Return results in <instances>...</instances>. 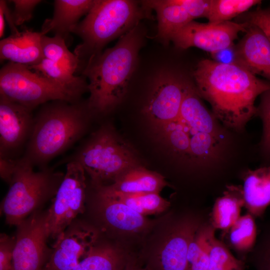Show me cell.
Returning a JSON list of instances; mask_svg holds the SVG:
<instances>
[{
  "label": "cell",
  "mask_w": 270,
  "mask_h": 270,
  "mask_svg": "<svg viewBox=\"0 0 270 270\" xmlns=\"http://www.w3.org/2000/svg\"><path fill=\"white\" fill-rule=\"evenodd\" d=\"M193 76L198 94L210 104L215 118L234 130H242L256 114V98L270 89V82L232 62L203 60Z\"/></svg>",
  "instance_id": "obj_1"
},
{
  "label": "cell",
  "mask_w": 270,
  "mask_h": 270,
  "mask_svg": "<svg viewBox=\"0 0 270 270\" xmlns=\"http://www.w3.org/2000/svg\"><path fill=\"white\" fill-rule=\"evenodd\" d=\"M142 44L138 25L120 38L113 47L94 56L82 72L87 78L91 114L110 112L122 100L136 66Z\"/></svg>",
  "instance_id": "obj_2"
},
{
  "label": "cell",
  "mask_w": 270,
  "mask_h": 270,
  "mask_svg": "<svg viewBox=\"0 0 270 270\" xmlns=\"http://www.w3.org/2000/svg\"><path fill=\"white\" fill-rule=\"evenodd\" d=\"M91 114L86 102L54 100L42 104L34 117L24 156L34 166L46 168L83 136Z\"/></svg>",
  "instance_id": "obj_3"
},
{
  "label": "cell",
  "mask_w": 270,
  "mask_h": 270,
  "mask_svg": "<svg viewBox=\"0 0 270 270\" xmlns=\"http://www.w3.org/2000/svg\"><path fill=\"white\" fill-rule=\"evenodd\" d=\"M142 14L134 1L94 0L86 16L72 30L82 40L74 50L81 62V69L90 58L101 52L108 42L137 26Z\"/></svg>",
  "instance_id": "obj_4"
},
{
  "label": "cell",
  "mask_w": 270,
  "mask_h": 270,
  "mask_svg": "<svg viewBox=\"0 0 270 270\" xmlns=\"http://www.w3.org/2000/svg\"><path fill=\"white\" fill-rule=\"evenodd\" d=\"M71 161L80 164L94 187L112 184L125 170L140 165L134 150L110 124L92 134L66 162Z\"/></svg>",
  "instance_id": "obj_5"
},
{
  "label": "cell",
  "mask_w": 270,
  "mask_h": 270,
  "mask_svg": "<svg viewBox=\"0 0 270 270\" xmlns=\"http://www.w3.org/2000/svg\"><path fill=\"white\" fill-rule=\"evenodd\" d=\"M24 156L16 159L8 190L0 206L6 222L17 226L55 196L64 174L44 168L38 172Z\"/></svg>",
  "instance_id": "obj_6"
},
{
  "label": "cell",
  "mask_w": 270,
  "mask_h": 270,
  "mask_svg": "<svg viewBox=\"0 0 270 270\" xmlns=\"http://www.w3.org/2000/svg\"><path fill=\"white\" fill-rule=\"evenodd\" d=\"M0 94L32 110L51 101L75 102L80 98L28 66L10 62L0 70Z\"/></svg>",
  "instance_id": "obj_7"
},
{
  "label": "cell",
  "mask_w": 270,
  "mask_h": 270,
  "mask_svg": "<svg viewBox=\"0 0 270 270\" xmlns=\"http://www.w3.org/2000/svg\"><path fill=\"white\" fill-rule=\"evenodd\" d=\"M86 174L78 162H67L66 172L47 210L49 238L56 240L82 212L86 188Z\"/></svg>",
  "instance_id": "obj_8"
},
{
  "label": "cell",
  "mask_w": 270,
  "mask_h": 270,
  "mask_svg": "<svg viewBox=\"0 0 270 270\" xmlns=\"http://www.w3.org/2000/svg\"><path fill=\"white\" fill-rule=\"evenodd\" d=\"M17 227L12 270H42L52 252L46 244L47 211L34 212Z\"/></svg>",
  "instance_id": "obj_9"
},
{
  "label": "cell",
  "mask_w": 270,
  "mask_h": 270,
  "mask_svg": "<svg viewBox=\"0 0 270 270\" xmlns=\"http://www.w3.org/2000/svg\"><path fill=\"white\" fill-rule=\"evenodd\" d=\"M187 82L168 70L156 75L143 110L154 130L178 118Z\"/></svg>",
  "instance_id": "obj_10"
},
{
  "label": "cell",
  "mask_w": 270,
  "mask_h": 270,
  "mask_svg": "<svg viewBox=\"0 0 270 270\" xmlns=\"http://www.w3.org/2000/svg\"><path fill=\"white\" fill-rule=\"evenodd\" d=\"M248 24L232 21L200 23L192 20L175 33L171 38L182 49L196 47L212 54L230 48Z\"/></svg>",
  "instance_id": "obj_11"
},
{
  "label": "cell",
  "mask_w": 270,
  "mask_h": 270,
  "mask_svg": "<svg viewBox=\"0 0 270 270\" xmlns=\"http://www.w3.org/2000/svg\"><path fill=\"white\" fill-rule=\"evenodd\" d=\"M200 220L188 216L170 226L163 240L148 259V270H186L190 242L201 225Z\"/></svg>",
  "instance_id": "obj_12"
},
{
  "label": "cell",
  "mask_w": 270,
  "mask_h": 270,
  "mask_svg": "<svg viewBox=\"0 0 270 270\" xmlns=\"http://www.w3.org/2000/svg\"><path fill=\"white\" fill-rule=\"evenodd\" d=\"M98 234L92 228L74 222L58 238L48 270H72L97 244Z\"/></svg>",
  "instance_id": "obj_13"
},
{
  "label": "cell",
  "mask_w": 270,
  "mask_h": 270,
  "mask_svg": "<svg viewBox=\"0 0 270 270\" xmlns=\"http://www.w3.org/2000/svg\"><path fill=\"white\" fill-rule=\"evenodd\" d=\"M32 112L0 94V157L9 158L28 140L34 122Z\"/></svg>",
  "instance_id": "obj_14"
},
{
  "label": "cell",
  "mask_w": 270,
  "mask_h": 270,
  "mask_svg": "<svg viewBox=\"0 0 270 270\" xmlns=\"http://www.w3.org/2000/svg\"><path fill=\"white\" fill-rule=\"evenodd\" d=\"M244 33L234 47L232 62L270 82L269 40L260 29L251 24H248Z\"/></svg>",
  "instance_id": "obj_15"
},
{
  "label": "cell",
  "mask_w": 270,
  "mask_h": 270,
  "mask_svg": "<svg viewBox=\"0 0 270 270\" xmlns=\"http://www.w3.org/2000/svg\"><path fill=\"white\" fill-rule=\"evenodd\" d=\"M96 208L104 224L122 234H138L152 226V222L124 203L96 189Z\"/></svg>",
  "instance_id": "obj_16"
},
{
  "label": "cell",
  "mask_w": 270,
  "mask_h": 270,
  "mask_svg": "<svg viewBox=\"0 0 270 270\" xmlns=\"http://www.w3.org/2000/svg\"><path fill=\"white\" fill-rule=\"evenodd\" d=\"M44 34L40 32L24 29L0 42L1 60L30 66L44 58L41 46Z\"/></svg>",
  "instance_id": "obj_17"
},
{
  "label": "cell",
  "mask_w": 270,
  "mask_h": 270,
  "mask_svg": "<svg viewBox=\"0 0 270 270\" xmlns=\"http://www.w3.org/2000/svg\"><path fill=\"white\" fill-rule=\"evenodd\" d=\"M166 186L162 175L138 165L122 172L111 184L100 186L110 192L132 194H160Z\"/></svg>",
  "instance_id": "obj_18"
},
{
  "label": "cell",
  "mask_w": 270,
  "mask_h": 270,
  "mask_svg": "<svg viewBox=\"0 0 270 270\" xmlns=\"http://www.w3.org/2000/svg\"><path fill=\"white\" fill-rule=\"evenodd\" d=\"M94 2L92 0H55L53 16L46 20L40 32L44 35L52 32L66 40L80 18L88 13Z\"/></svg>",
  "instance_id": "obj_19"
},
{
  "label": "cell",
  "mask_w": 270,
  "mask_h": 270,
  "mask_svg": "<svg viewBox=\"0 0 270 270\" xmlns=\"http://www.w3.org/2000/svg\"><path fill=\"white\" fill-rule=\"evenodd\" d=\"M244 206L254 217H260L270 204V166L250 170L244 178Z\"/></svg>",
  "instance_id": "obj_20"
},
{
  "label": "cell",
  "mask_w": 270,
  "mask_h": 270,
  "mask_svg": "<svg viewBox=\"0 0 270 270\" xmlns=\"http://www.w3.org/2000/svg\"><path fill=\"white\" fill-rule=\"evenodd\" d=\"M145 6L154 10L158 20V36L169 42L178 30L194 20L186 11L173 0H148Z\"/></svg>",
  "instance_id": "obj_21"
},
{
  "label": "cell",
  "mask_w": 270,
  "mask_h": 270,
  "mask_svg": "<svg viewBox=\"0 0 270 270\" xmlns=\"http://www.w3.org/2000/svg\"><path fill=\"white\" fill-rule=\"evenodd\" d=\"M242 188L230 186L218 198L211 213L210 224L216 230L228 232L240 218L242 208L244 206Z\"/></svg>",
  "instance_id": "obj_22"
},
{
  "label": "cell",
  "mask_w": 270,
  "mask_h": 270,
  "mask_svg": "<svg viewBox=\"0 0 270 270\" xmlns=\"http://www.w3.org/2000/svg\"><path fill=\"white\" fill-rule=\"evenodd\" d=\"M130 262L120 248L96 244L72 270H124Z\"/></svg>",
  "instance_id": "obj_23"
},
{
  "label": "cell",
  "mask_w": 270,
  "mask_h": 270,
  "mask_svg": "<svg viewBox=\"0 0 270 270\" xmlns=\"http://www.w3.org/2000/svg\"><path fill=\"white\" fill-rule=\"evenodd\" d=\"M28 68L52 80L74 93L79 97L88 90V82L84 76H76L64 66L44 58Z\"/></svg>",
  "instance_id": "obj_24"
},
{
  "label": "cell",
  "mask_w": 270,
  "mask_h": 270,
  "mask_svg": "<svg viewBox=\"0 0 270 270\" xmlns=\"http://www.w3.org/2000/svg\"><path fill=\"white\" fill-rule=\"evenodd\" d=\"M216 229L210 224H202L188 249L186 270H208L210 251Z\"/></svg>",
  "instance_id": "obj_25"
},
{
  "label": "cell",
  "mask_w": 270,
  "mask_h": 270,
  "mask_svg": "<svg viewBox=\"0 0 270 270\" xmlns=\"http://www.w3.org/2000/svg\"><path fill=\"white\" fill-rule=\"evenodd\" d=\"M95 188L124 203L144 216L160 214L170 206V202L162 198L159 193L128 194L110 192L101 186Z\"/></svg>",
  "instance_id": "obj_26"
},
{
  "label": "cell",
  "mask_w": 270,
  "mask_h": 270,
  "mask_svg": "<svg viewBox=\"0 0 270 270\" xmlns=\"http://www.w3.org/2000/svg\"><path fill=\"white\" fill-rule=\"evenodd\" d=\"M229 233L230 244L237 252L244 256L252 252L254 247L256 238V226L254 217L248 212L240 216L230 228Z\"/></svg>",
  "instance_id": "obj_27"
},
{
  "label": "cell",
  "mask_w": 270,
  "mask_h": 270,
  "mask_svg": "<svg viewBox=\"0 0 270 270\" xmlns=\"http://www.w3.org/2000/svg\"><path fill=\"white\" fill-rule=\"evenodd\" d=\"M41 46L44 58L58 62L74 73L80 70V60L74 53L68 50L66 40L61 36L54 35L53 37H49L43 35Z\"/></svg>",
  "instance_id": "obj_28"
},
{
  "label": "cell",
  "mask_w": 270,
  "mask_h": 270,
  "mask_svg": "<svg viewBox=\"0 0 270 270\" xmlns=\"http://www.w3.org/2000/svg\"><path fill=\"white\" fill-rule=\"evenodd\" d=\"M261 3L260 0H211L206 18L208 22L212 24L230 21Z\"/></svg>",
  "instance_id": "obj_29"
},
{
  "label": "cell",
  "mask_w": 270,
  "mask_h": 270,
  "mask_svg": "<svg viewBox=\"0 0 270 270\" xmlns=\"http://www.w3.org/2000/svg\"><path fill=\"white\" fill-rule=\"evenodd\" d=\"M244 260L236 258L214 237L212 240L208 270H245Z\"/></svg>",
  "instance_id": "obj_30"
},
{
  "label": "cell",
  "mask_w": 270,
  "mask_h": 270,
  "mask_svg": "<svg viewBox=\"0 0 270 270\" xmlns=\"http://www.w3.org/2000/svg\"><path fill=\"white\" fill-rule=\"evenodd\" d=\"M260 96L256 114L260 117L263 124L262 146L264 152L270 156V89Z\"/></svg>",
  "instance_id": "obj_31"
},
{
  "label": "cell",
  "mask_w": 270,
  "mask_h": 270,
  "mask_svg": "<svg viewBox=\"0 0 270 270\" xmlns=\"http://www.w3.org/2000/svg\"><path fill=\"white\" fill-rule=\"evenodd\" d=\"M256 26L264 34L270 42V8L256 10L246 12L240 21Z\"/></svg>",
  "instance_id": "obj_32"
},
{
  "label": "cell",
  "mask_w": 270,
  "mask_h": 270,
  "mask_svg": "<svg viewBox=\"0 0 270 270\" xmlns=\"http://www.w3.org/2000/svg\"><path fill=\"white\" fill-rule=\"evenodd\" d=\"M252 252L250 260L256 270H270V230Z\"/></svg>",
  "instance_id": "obj_33"
},
{
  "label": "cell",
  "mask_w": 270,
  "mask_h": 270,
  "mask_svg": "<svg viewBox=\"0 0 270 270\" xmlns=\"http://www.w3.org/2000/svg\"><path fill=\"white\" fill-rule=\"evenodd\" d=\"M10 2L14 4V10L12 14L14 24L18 26L32 18L34 8L42 0H13Z\"/></svg>",
  "instance_id": "obj_34"
},
{
  "label": "cell",
  "mask_w": 270,
  "mask_h": 270,
  "mask_svg": "<svg viewBox=\"0 0 270 270\" xmlns=\"http://www.w3.org/2000/svg\"><path fill=\"white\" fill-rule=\"evenodd\" d=\"M16 238L6 234L0 236V270H12Z\"/></svg>",
  "instance_id": "obj_35"
},
{
  "label": "cell",
  "mask_w": 270,
  "mask_h": 270,
  "mask_svg": "<svg viewBox=\"0 0 270 270\" xmlns=\"http://www.w3.org/2000/svg\"><path fill=\"white\" fill-rule=\"evenodd\" d=\"M182 6L194 20L206 18L210 8L211 0H173Z\"/></svg>",
  "instance_id": "obj_36"
},
{
  "label": "cell",
  "mask_w": 270,
  "mask_h": 270,
  "mask_svg": "<svg viewBox=\"0 0 270 270\" xmlns=\"http://www.w3.org/2000/svg\"><path fill=\"white\" fill-rule=\"evenodd\" d=\"M16 160L7 157H0V175L1 178L10 184L14 171Z\"/></svg>",
  "instance_id": "obj_37"
},
{
  "label": "cell",
  "mask_w": 270,
  "mask_h": 270,
  "mask_svg": "<svg viewBox=\"0 0 270 270\" xmlns=\"http://www.w3.org/2000/svg\"><path fill=\"white\" fill-rule=\"evenodd\" d=\"M0 8H1L4 11L5 18L11 30L12 34H16L19 31L16 28V26L13 21L12 12L9 10L6 1L0 0Z\"/></svg>",
  "instance_id": "obj_38"
},
{
  "label": "cell",
  "mask_w": 270,
  "mask_h": 270,
  "mask_svg": "<svg viewBox=\"0 0 270 270\" xmlns=\"http://www.w3.org/2000/svg\"><path fill=\"white\" fill-rule=\"evenodd\" d=\"M4 14L2 9L0 8V36L2 37L5 28Z\"/></svg>",
  "instance_id": "obj_39"
},
{
  "label": "cell",
  "mask_w": 270,
  "mask_h": 270,
  "mask_svg": "<svg viewBox=\"0 0 270 270\" xmlns=\"http://www.w3.org/2000/svg\"><path fill=\"white\" fill-rule=\"evenodd\" d=\"M124 270H148L147 268H142L135 266L130 262L128 263Z\"/></svg>",
  "instance_id": "obj_40"
},
{
  "label": "cell",
  "mask_w": 270,
  "mask_h": 270,
  "mask_svg": "<svg viewBox=\"0 0 270 270\" xmlns=\"http://www.w3.org/2000/svg\"><path fill=\"white\" fill-rule=\"evenodd\" d=\"M42 270H48V269L46 268H43Z\"/></svg>",
  "instance_id": "obj_41"
}]
</instances>
